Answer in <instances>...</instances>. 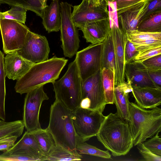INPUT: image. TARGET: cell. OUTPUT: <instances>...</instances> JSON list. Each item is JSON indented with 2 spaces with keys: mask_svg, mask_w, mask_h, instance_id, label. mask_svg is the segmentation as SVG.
<instances>
[{
  "mask_svg": "<svg viewBox=\"0 0 161 161\" xmlns=\"http://www.w3.org/2000/svg\"><path fill=\"white\" fill-rule=\"evenodd\" d=\"M71 16L74 25L79 28L90 23L109 18L108 3L96 6L82 0L79 5L73 6Z\"/></svg>",
  "mask_w": 161,
  "mask_h": 161,
  "instance_id": "cell-15",
  "label": "cell"
},
{
  "mask_svg": "<svg viewBox=\"0 0 161 161\" xmlns=\"http://www.w3.org/2000/svg\"><path fill=\"white\" fill-rule=\"evenodd\" d=\"M148 70L149 77L156 87L161 89V70Z\"/></svg>",
  "mask_w": 161,
  "mask_h": 161,
  "instance_id": "cell-43",
  "label": "cell"
},
{
  "mask_svg": "<svg viewBox=\"0 0 161 161\" xmlns=\"http://www.w3.org/2000/svg\"><path fill=\"white\" fill-rule=\"evenodd\" d=\"M132 43L136 50L139 53L147 50L161 46V39H150Z\"/></svg>",
  "mask_w": 161,
  "mask_h": 161,
  "instance_id": "cell-37",
  "label": "cell"
},
{
  "mask_svg": "<svg viewBox=\"0 0 161 161\" xmlns=\"http://www.w3.org/2000/svg\"><path fill=\"white\" fill-rule=\"evenodd\" d=\"M24 127L23 120L6 122L0 119V139L14 136L19 137L22 135Z\"/></svg>",
  "mask_w": 161,
  "mask_h": 161,
  "instance_id": "cell-26",
  "label": "cell"
},
{
  "mask_svg": "<svg viewBox=\"0 0 161 161\" xmlns=\"http://www.w3.org/2000/svg\"><path fill=\"white\" fill-rule=\"evenodd\" d=\"M129 108L128 123L134 146L144 142L161 131L160 108L157 107L147 110L130 102Z\"/></svg>",
  "mask_w": 161,
  "mask_h": 161,
  "instance_id": "cell-4",
  "label": "cell"
},
{
  "mask_svg": "<svg viewBox=\"0 0 161 161\" xmlns=\"http://www.w3.org/2000/svg\"><path fill=\"white\" fill-rule=\"evenodd\" d=\"M139 52L136 50L133 43L127 40L125 48V64L134 60Z\"/></svg>",
  "mask_w": 161,
  "mask_h": 161,
  "instance_id": "cell-41",
  "label": "cell"
},
{
  "mask_svg": "<svg viewBox=\"0 0 161 161\" xmlns=\"http://www.w3.org/2000/svg\"><path fill=\"white\" fill-rule=\"evenodd\" d=\"M49 97L44 91L43 86L26 93L25 98L23 121L26 131L32 133L42 128L39 115L42 102Z\"/></svg>",
  "mask_w": 161,
  "mask_h": 161,
  "instance_id": "cell-10",
  "label": "cell"
},
{
  "mask_svg": "<svg viewBox=\"0 0 161 161\" xmlns=\"http://www.w3.org/2000/svg\"><path fill=\"white\" fill-rule=\"evenodd\" d=\"M132 87L133 96L140 107L152 109L161 105V89L150 86Z\"/></svg>",
  "mask_w": 161,
  "mask_h": 161,
  "instance_id": "cell-19",
  "label": "cell"
},
{
  "mask_svg": "<svg viewBox=\"0 0 161 161\" xmlns=\"http://www.w3.org/2000/svg\"><path fill=\"white\" fill-rule=\"evenodd\" d=\"M22 57L17 51L9 53L4 57V65L6 77L18 80L35 64Z\"/></svg>",
  "mask_w": 161,
  "mask_h": 161,
  "instance_id": "cell-16",
  "label": "cell"
},
{
  "mask_svg": "<svg viewBox=\"0 0 161 161\" xmlns=\"http://www.w3.org/2000/svg\"><path fill=\"white\" fill-rule=\"evenodd\" d=\"M79 29L87 42L95 44L103 42L110 31V18L85 25Z\"/></svg>",
  "mask_w": 161,
  "mask_h": 161,
  "instance_id": "cell-18",
  "label": "cell"
},
{
  "mask_svg": "<svg viewBox=\"0 0 161 161\" xmlns=\"http://www.w3.org/2000/svg\"><path fill=\"white\" fill-rule=\"evenodd\" d=\"M132 88L130 82H125L115 86L114 103L117 108L118 115L128 122L129 118V93Z\"/></svg>",
  "mask_w": 161,
  "mask_h": 161,
  "instance_id": "cell-20",
  "label": "cell"
},
{
  "mask_svg": "<svg viewBox=\"0 0 161 161\" xmlns=\"http://www.w3.org/2000/svg\"><path fill=\"white\" fill-rule=\"evenodd\" d=\"M96 136L114 156L126 155L133 146L128 122L117 113H111L105 116Z\"/></svg>",
  "mask_w": 161,
  "mask_h": 161,
  "instance_id": "cell-1",
  "label": "cell"
},
{
  "mask_svg": "<svg viewBox=\"0 0 161 161\" xmlns=\"http://www.w3.org/2000/svg\"><path fill=\"white\" fill-rule=\"evenodd\" d=\"M52 84L55 99L62 103L71 111L79 107L82 80L75 59L69 64L62 77Z\"/></svg>",
  "mask_w": 161,
  "mask_h": 161,
  "instance_id": "cell-5",
  "label": "cell"
},
{
  "mask_svg": "<svg viewBox=\"0 0 161 161\" xmlns=\"http://www.w3.org/2000/svg\"><path fill=\"white\" fill-rule=\"evenodd\" d=\"M146 4L145 1L117 15L118 25L125 34L127 32L137 30L141 15L145 9Z\"/></svg>",
  "mask_w": 161,
  "mask_h": 161,
  "instance_id": "cell-22",
  "label": "cell"
},
{
  "mask_svg": "<svg viewBox=\"0 0 161 161\" xmlns=\"http://www.w3.org/2000/svg\"><path fill=\"white\" fill-rule=\"evenodd\" d=\"M68 61L64 58L54 56L45 61L35 63L17 81L14 87L16 92L22 94L47 83H53L58 78Z\"/></svg>",
  "mask_w": 161,
  "mask_h": 161,
  "instance_id": "cell-3",
  "label": "cell"
},
{
  "mask_svg": "<svg viewBox=\"0 0 161 161\" xmlns=\"http://www.w3.org/2000/svg\"><path fill=\"white\" fill-rule=\"evenodd\" d=\"M125 74L127 81L130 82L132 86L156 87L149 77L147 69L141 62L133 61L125 64Z\"/></svg>",
  "mask_w": 161,
  "mask_h": 161,
  "instance_id": "cell-17",
  "label": "cell"
},
{
  "mask_svg": "<svg viewBox=\"0 0 161 161\" xmlns=\"http://www.w3.org/2000/svg\"><path fill=\"white\" fill-rule=\"evenodd\" d=\"M72 112L73 124L78 140L85 142L96 136L105 116L102 112L80 107Z\"/></svg>",
  "mask_w": 161,
  "mask_h": 161,
  "instance_id": "cell-6",
  "label": "cell"
},
{
  "mask_svg": "<svg viewBox=\"0 0 161 161\" xmlns=\"http://www.w3.org/2000/svg\"><path fill=\"white\" fill-rule=\"evenodd\" d=\"M160 54H161V46L139 53L136 57L134 61L142 63L146 59Z\"/></svg>",
  "mask_w": 161,
  "mask_h": 161,
  "instance_id": "cell-38",
  "label": "cell"
},
{
  "mask_svg": "<svg viewBox=\"0 0 161 161\" xmlns=\"http://www.w3.org/2000/svg\"><path fill=\"white\" fill-rule=\"evenodd\" d=\"M4 54L0 50V119L5 120V77Z\"/></svg>",
  "mask_w": 161,
  "mask_h": 161,
  "instance_id": "cell-30",
  "label": "cell"
},
{
  "mask_svg": "<svg viewBox=\"0 0 161 161\" xmlns=\"http://www.w3.org/2000/svg\"><path fill=\"white\" fill-rule=\"evenodd\" d=\"M43 156L32 134L26 131L11 148L0 155V161H40Z\"/></svg>",
  "mask_w": 161,
  "mask_h": 161,
  "instance_id": "cell-9",
  "label": "cell"
},
{
  "mask_svg": "<svg viewBox=\"0 0 161 161\" xmlns=\"http://www.w3.org/2000/svg\"><path fill=\"white\" fill-rule=\"evenodd\" d=\"M50 51L46 37L30 30L27 33L23 47L17 51L22 57L34 63L47 60Z\"/></svg>",
  "mask_w": 161,
  "mask_h": 161,
  "instance_id": "cell-14",
  "label": "cell"
},
{
  "mask_svg": "<svg viewBox=\"0 0 161 161\" xmlns=\"http://www.w3.org/2000/svg\"><path fill=\"white\" fill-rule=\"evenodd\" d=\"M82 158L55 145L48 154L42 157L40 161H80Z\"/></svg>",
  "mask_w": 161,
  "mask_h": 161,
  "instance_id": "cell-29",
  "label": "cell"
},
{
  "mask_svg": "<svg viewBox=\"0 0 161 161\" xmlns=\"http://www.w3.org/2000/svg\"><path fill=\"white\" fill-rule=\"evenodd\" d=\"M52 0L53 1V0Z\"/></svg>",
  "mask_w": 161,
  "mask_h": 161,
  "instance_id": "cell-46",
  "label": "cell"
},
{
  "mask_svg": "<svg viewBox=\"0 0 161 161\" xmlns=\"http://www.w3.org/2000/svg\"><path fill=\"white\" fill-rule=\"evenodd\" d=\"M137 30L151 32H161V11L141 21Z\"/></svg>",
  "mask_w": 161,
  "mask_h": 161,
  "instance_id": "cell-28",
  "label": "cell"
},
{
  "mask_svg": "<svg viewBox=\"0 0 161 161\" xmlns=\"http://www.w3.org/2000/svg\"><path fill=\"white\" fill-rule=\"evenodd\" d=\"M3 50L6 54L21 49L29 28L24 24L7 19H0Z\"/></svg>",
  "mask_w": 161,
  "mask_h": 161,
  "instance_id": "cell-11",
  "label": "cell"
},
{
  "mask_svg": "<svg viewBox=\"0 0 161 161\" xmlns=\"http://www.w3.org/2000/svg\"><path fill=\"white\" fill-rule=\"evenodd\" d=\"M86 0L88 3L91 5H93V2L94 0Z\"/></svg>",
  "mask_w": 161,
  "mask_h": 161,
  "instance_id": "cell-45",
  "label": "cell"
},
{
  "mask_svg": "<svg viewBox=\"0 0 161 161\" xmlns=\"http://www.w3.org/2000/svg\"><path fill=\"white\" fill-rule=\"evenodd\" d=\"M137 147L139 153L147 161H161V156L154 154L146 147L143 143L137 145Z\"/></svg>",
  "mask_w": 161,
  "mask_h": 161,
  "instance_id": "cell-39",
  "label": "cell"
},
{
  "mask_svg": "<svg viewBox=\"0 0 161 161\" xmlns=\"http://www.w3.org/2000/svg\"><path fill=\"white\" fill-rule=\"evenodd\" d=\"M157 133L151 139L142 142L144 146L154 154L161 156V138Z\"/></svg>",
  "mask_w": 161,
  "mask_h": 161,
  "instance_id": "cell-36",
  "label": "cell"
},
{
  "mask_svg": "<svg viewBox=\"0 0 161 161\" xmlns=\"http://www.w3.org/2000/svg\"><path fill=\"white\" fill-rule=\"evenodd\" d=\"M31 133L36 139L44 156H46L56 145L52 136L47 128L42 129Z\"/></svg>",
  "mask_w": 161,
  "mask_h": 161,
  "instance_id": "cell-27",
  "label": "cell"
},
{
  "mask_svg": "<svg viewBox=\"0 0 161 161\" xmlns=\"http://www.w3.org/2000/svg\"><path fill=\"white\" fill-rule=\"evenodd\" d=\"M110 22V32L114 43L115 61V86L125 82V48L127 40L126 35L119 27L117 15L111 14L109 15Z\"/></svg>",
  "mask_w": 161,
  "mask_h": 161,
  "instance_id": "cell-13",
  "label": "cell"
},
{
  "mask_svg": "<svg viewBox=\"0 0 161 161\" xmlns=\"http://www.w3.org/2000/svg\"><path fill=\"white\" fill-rule=\"evenodd\" d=\"M18 137L14 136L0 139V151L4 152L11 148Z\"/></svg>",
  "mask_w": 161,
  "mask_h": 161,
  "instance_id": "cell-42",
  "label": "cell"
},
{
  "mask_svg": "<svg viewBox=\"0 0 161 161\" xmlns=\"http://www.w3.org/2000/svg\"><path fill=\"white\" fill-rule=\"evenodd\" d=\"M42 18V24L48 33L60 30L61 8L58 0H53L49 6L47 5L44 8Z\"/></svg>",
  "mask_w": 161,
  "mask_h": 161,
  "instance_id": "cell-21",
  "label": "cell"
},
{
  "mask_svg": "<svg viewBox=\"0 0 161 161\" xmlns=\"http://www.w3.org/2000/svg\"><path fill=\"white\" fill-rule=\"evenodd\" d=\"M27 10L21 7L13 6L6 11L0 12V19L16 20L25 24L26 19Z\"/></svg>",
  "mask_w": 161,
  "mask_h": 161,
  "instance_id": "cell-32",
  "label": "cell"
},
{
  "mask_svg": "<svg viewBox=\"0 0 161 161\" xmlns=\"http://www.w3.org/2000/svg\"><path fill=\"white\" fill-rule=\"evenodd\" d=\"M128 40L136 42L153 39H161V32H151L135 30L126 33Z\"/></svg>",
  "mask_w": 161,
  "mask_h": 161,
  "instance_id": "cell-33",
  "label": "cell"
},
{
  "mask_svg": "<svg viewBox=\"0 0 161 161\" xmlns=\"http://www.w3.org/2000/svg\"><path fill=\"white\" fill-rule=\"evenodd\" d=\"M145 1L146 3V8L141 15L139 23L148 16L161 11V0H145Z\"/></svg>",
  "mask_w": 161,
  "mask_h": 161,
  "instance_id": "cell-34",
  "label": "cell"
},
{
  "mask_svg": "<svg viewBox=\"0 0 161 161\" xmlns=\"http://www.w3.org/2000/svg\"><path fill=\"white\" fill-rule=\"evenodd\" d=\"M103 68L110 69L115 74V61L114 46L110 32L103 42L101 69Z\"/></svg>",
  "mask_w": 161,
  "mask_h": 161,
  "instance_id": "cell-23",
  "label": "cell"
},
{
  "mask_svg": "<svg viewBox=\"0 0 161 161\" xmlns=\"http://www.w3.org/2000/svg\"><path fill=\"white\" fill-rule=\"evenodd\" d=\"M72 113L62 103L55 99L50 107L49 123L47 128L52 136L56 145L82 158L76 150L78 139L73 126Z\"/></svg>",
  "mask_w": 161,
  "mask_h": 161,
  "instance_id": "cell-2",
  "label": "cell"
},
{
  "mask_svg": "<svg viewBox=\"0 0 161 161\" xmlns=\"http://www.w3.org/2000/svg\"><path fill=\"white\" fill-rule=\"evenodd\" d=\"M103 42L90 45L77 52L76 60L83 81L101 69Z\"/></svg>",
  "mask_w": 161,
  "mask_h": 161,
  "instance_id": "cell-12",
  "label": "cell"
},
{
  "mask_svg": "<svg viewBox=\"0 0 161 161\" xmlns=\"http://www.w3.org/2000/svg\"><path fill=\"white\" fill-rule=\"evenodd\" d=\"M60 5L61 47L64 56L71 58L76 54L80 47L78 30L72 20V5L66 2H61Z\"/></svg>",
  "mask_w": 161,
  "mask_h": 161,
  "instance_id": "cell-7",
  "label": "cell"
},
{
  "mask_svg": "<svg viewBox=\"0 0 161 161\" xmlns=\"http://www.w3.org/2000/svg\"><path fill=\"white\" fill-rule=\"evenodd\" d=\"M101 78L105 101L107 104H113L115 87V74L111 70L103 68Z\"/></svg>",
  "mask_w": 161,
  "mask_h": 161,
  "instance_id": "cell-25",
  "label": "cell"
},
{
  "mask_svg": "<svg viewBox=\"0 0 161 161\" xmlns=\"http://www.w3.org/2000/svg\"><path fill=\"white\" fill-rule=\"evenodd\" d=\"M106 105L101 78V70L82 81L80 107L103 113Z\"/></svg>",
  "mask_w": 161,
  "mask_h": 161,
  "instance_id": "cell-8",
  "label": "cell"
},
{
  "mask_svg": "<svg viewBox=\"0 0 161 161\" xmlns=\"http://www.w3.org/2000/svg\"><path fill=\"white\" fill-rule=\"evenodd\" d=\"M47 0H0V5L6 4L9 5L22 7L34 12L42 18L43 10L47 5Z\"/></svg>",
  "mask_w": 161,
  "mask_h": 161,
  "instance_id": "cell-24",
  "label": "cell"
},
{
  "mask_svg": "<svg viewBox=\"0 0 161 161\" xmlns=\"http://www.w3.org/2000/svg\"><path fill=\"white\" fill-rule=\"evenodd\" d=\"M145 0H114L117 15L137 6Z\"/></svg>",
  "mask_w": 161,
  "mask_h": 161,
  "instance_id": "cell-35",
  "label": "cell"
},
{
  "mask_svg": "<svg viewBox=\"0 0 161 161\" xmlns=\"http://www.w3.org/2000/svg\"><path fill=\"white\" fill-rule=\"evenodd\" d=\"M142 63L148 70H161V54L150 58Z\"/></svg>",
  "mask_w": 161,
  "mask_h": 161,
  "instance_id": "cell-40",
  "label": "cell"
},
{
  "mask_svg": "<svg viewBox=\"0 0 161 161\" xmlns=\"http://www.w3.org/2000/svg\"><path fill=\"white\" fill-rule=\"evenodd\" d=\"M114 0H100V4L104 3H108V2H113Z\"/></svg>",
  "mask_w": 161,
  "mask_h": 161,
  "instance_id": "cell-44",
  "label": "cell"
},
{
  "mask_svg": "<svg viewBox=\"0 0 161 161\" xmlns=\"http://www.w3.org/2000/svg\"><path fill=\"white\" fill-rule=\"evenodd\" d=\"M76 150L79 153L97 156L109 159L111 155L108 151H103L96 147L88 144L85 142L78 140L76 146Z\"/></svg>",
  "mask_w": 161,
  "mask_h": 161,
  "instance_id": "cell-31",
  "label": "cell"
}]
</instances>
